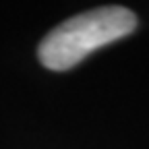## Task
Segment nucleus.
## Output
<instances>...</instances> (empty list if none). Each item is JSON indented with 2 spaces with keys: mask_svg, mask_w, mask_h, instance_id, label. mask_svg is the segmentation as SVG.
Instances as JSON below:
<instances>
[{
  "mask_svg": "<svg viewBox=\"0 0 149 149\" xmlns=\"http://www.w3.org/2000/svg\"><path fill=\"white\" fill-rule=\"evenodd\" d=\"M137 29V17L124 6H102L66 19L40 44V62L50 70H68L91 52Z\"/></svg>",
  "mask_w": 149,
  "mask_h": 149,
  "instance_id": "1",
  "label": "nucleus"
}]
</instances>
